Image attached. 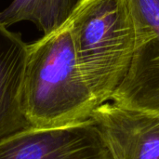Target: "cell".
<instances>
[{
	"instance_id": "obj_1",
	"label": "cell",
	"mask_w": 159,
	"mask_h": 159,
	"mask_svg": "<svg viewBox=\"0 0 159 159\" xmlns=\"http://www.w3.org/2000/svg\"><path fill=\"white\" fill-rule=\"evenodd\" d=\"M98 106L78 68L68 22L28 44L21 108L32 128L85 123Z\"/></svg>"
},
{
	"instance_id": "obj_2",
	"label": "cell",
	"mask_w": 159,
	"mask_h": 159,
	"mask_svg": "<svg viewBox=\"0 0 159 159\" xmlns=\"http://www.w3.org/2000/svg\"><path fill=\"white\" fill-rule=\"evenodd\" d=\"M80 73L98 105L126 78L137 48L129 0H81L67 20Z\"/></svg>"
},
{
	"instance_id": "obj_3",
	"label": "cell",
	"mask_w": 159,
	"mask_h": 159,
	"mask_svg": "<svg viewBox=\"0 0 159 159\" xmlns=\"http://www.w3.org/2000/svg\"><path fill=\"white\" fill-rule=\"evenodd\" d=\"M0 159H113L95 124L32 128L0 142Z\"/></svg>"
},
{
	"instance_id": "obj_4",
	"label": "cell",
	"mask_w": 159,
	"mask_h": 159,
	"mask_svg": "<svg viewBox=\"0 0 159 159\" xmlns=\"http://www.w3.org/2000/svg\"><path fill=\"white\" fill-rule=\"evenodd\" d=\"M113 159H159V113L105 102L92 115Z\"/></svg>"
},
{
	"instance_id": "obj_5",
	"label": "cell",
	"mask_w": 159,
	"mask_h": 159,
	"mask_svg": "<svg viewBox=\"0 0 159 159\" xmlns=\"http://www.w3.org/2000/svg\"><path fill=\"white\" fill-rule=\"evenodd\" d=\"M28 43L0 23V142L32 129L21 108Z\"/></svg>"
},
{
	"instance_id": "obj_6",
	"label": "cell",
	"mask_w": 159,
	"mask_h": 159,
	"mask_svg": "<svg viewBox=\"0 0 159 159\" xmlns=\"http://www.w3.org/2000/svg\"><path fill=\"white\" fill-rule=\"evenodd\" d=\"M111 101L159 113V48L137 45L130 69Z\"/></svg>"
},
{
	"instance_id": "obj_7",
	"label": "cell",
	"mask_w": 159,
	"mask_h": 159,
	"mask_svg": "<svg viewBox=\"0 0 159 159\" xmlns=\"http://www.w3.org/2000/svg\"><path fill=\"white\" fill-rule=\"evenodd\" d=\"M81 0H12L0 11V23L7 28L30 21L43 33H53L63 26Z\"/></svg>"
},
{
	"instance_id": "obj_8",
	"label": "cell",
	"mask_w": 159,
	"mask_h": 159,
	"mask_svg": "<svg viewBox=\"0 0 159 159\" xmlns=\"http://www.w3.org/2000/svg\"><path fill=\"white\" fill-rule=\"evenodd\" d=\"M137 30V44L150 42L159 48V0H129Z\"/></svg>"
}]
</instances>
